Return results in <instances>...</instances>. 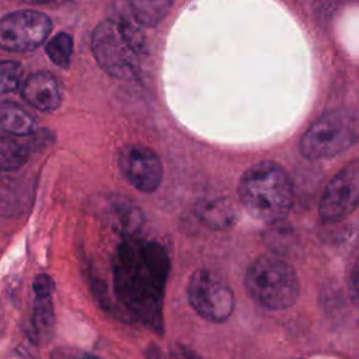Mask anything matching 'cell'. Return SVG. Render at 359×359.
Returning a JSON list of instances; mask_svg holds the SVG:
<instances>
[{"instance_id": "obj_10", "label": "cell", "mask_w": 359, "mask_h": 359, "mask_svg": "<svg viewBox=\"0 0 359 359\" xmlns=\"http://www.w3.org/2000/svg\"><path fill=\"white\" fill-rule=\"evenodd\" d=\"M22 98L41 111H53L60 105V88L53 74L36 72L25 79L21 88Z\"/></svg>"}, {"instance_id": "obj_16", "label": "cell", "mask_w": 359, "mask_h": 359, "mask_svg": "<svg viewBox=\"0 0 359 359\" xmlns=\"http://www.w3.org/2000/svg\"><path fill=\"white\" fill-rule=\"evenodd\" d=\"M46 55L49 59L62 69H67L70 66V59L73 53V38L67 32L56 34L46 43Z\"/></svg>"}, {"instance_id": "obj_5", "label": "cell", "mask_w": 359, "mask_h": 359, "mask_svg": "<svg viewBox=\"0 0 359 359\" xmlns=\"http://www.w3.org/2000/svg\"><path fill=\"white\" fill-rule=\"evenodd\" d=\"M359 140V118L344 108L317 118L300 139V153L309 160L332 158Z\"/></svg>"}, {"instance_id": "obj_1", "label": "cell", "mask_w": 359, "mask_h": 359, "mask_svg": "<svg viewBox=\"0 0 359 359\" xmlns=\"http://www.w3.org/2000/svg\"><path fill=\"white\" fill-rule=\"evenodd\" d=\"M170 272L164 247L125 237L114 258V289L119 302L146 327L163 332V299Z\"/></svg>"}, {"instance_id": "obj_17", "label": "cell", "mask_w": 359, "mask_h": 359, "mask_svg": "<svg viewBox=\"0 0 359 359\" xmlns=\"http://www.w3.org/2000/svg\"><path fill=\"white\" fill-rule=\"evenodd\" d=\"M114 216L116 219V226L119 231L123 233L125 237H133V234L142 227V212L130 203H118L114 208Z\"/></svg>"}, {"instance_id": "obj_4", "label": "cell", "mask_w": 359, "mask_h": 359, "mask_svg": "<svg viewBox=\"0 0 359 359\" xmlns=\"http://www.w3.org/2000/svg\"><path fill=\"white\" fill-rule=\"evenodd\" d=\"M245 289L252 300L269 310H283L299 296V279L290 264L275 255H261L245 271Z\"/></svg>"}, {"instance_id": "obj_3", "label": "cell", "mask_w": 359, "mask_h": 359, "mask_svg": "<svg viewBox=\"0 0 359 359\" xmlns=\"http://www.w3.org/2000/svg\"><path fill=\"white\" fill-rule=\"evenodd\" d=\"M91 49L100 67L109 76L132 80L137 77L146 53L142 29L126 17L101 21L91 34Z\"/></svg>"}, {"instance_id": "obj_8", "label": "cell", "mask_w": 359, "mask_h": 359, "mask_svg": "<svg viewBox=\"0 0 359 359\" xmlns=\"http://www.w3.org/2000/svg\"><path fill=\"white\" fill-rule=\"evenodd\" d=\"M359 205V160H352L327 184L318 203L324 222H339Z\"/></svg>"}, {"instance_id": "obj_2", "label": "cell", "mask_w": 359, "mask_h": 359, "mask_svg": "<svg viewBox=\"0 0 359 359\" xmlns=\"http://www.w3.org/2000/svg\"><path fill=\"white\" fill-rule=\"evenodd\" d=\"M238 198L252 217L275 224L282 222L292 209L293 184L280 164L259 161L241 175Z\"/></svg>"}, {"instance_id": "obj_18", "label": "cell", "mask_w": 359, "mask_h": 359, "mask_svg": "<svg viewBox=\"0 0 359 359\" xmlns=\"http://www.w3.org/2000/svg\"><path fill=\"white\" fill-rule=\"evenodd\" d=\"M22 79V65L17 60L0 62V94H8L18 88Z\"/></svg>"}, {"instance_id": "obj_7", "label": "cell", "mask_w": 359, "mask_h": 359, "mask_svg": "<svg viewBox=\"0 0 359 359\" xmlns=\"http://www.w3.org/2000/svg\"><path fill=\"white\" fill-rule=\"evenodd\" d=\"M52 31L50 18L34 10H18L0 20V49L29 52L36 49Z\"/></svg>"}, {"instance_id": "obj_20", "label": "cell", "mask_w": 359, "mask_h": 359, "mask_svg": "<svg viewBox=\"0 0 359 359\" xmlns=\"http://www.w3.org/2000/svg\"><path fill=\"white\" fill-rule=\"evenodd\" d=\"M348 287H349V296H351L352 302L356 306H359V258L355 261V264L351 269Z\"/></svg>"}, {"instance_id": "obj_19", "label": "cell", "mask_w": 359, "mask_h": 359, "mask_svg": "<svg viewBox=\"0 0 359 359\" xmlns=\"http://www.w3.org/2000/svg\"><path fill=\"white\" fill-rule=\"evenodd\" d=\"M32 287H34L36 297H50V294L55 289V283L49 275L39 273L35 276V279L32 282Z\"/></svg>"}, {"instance_id": "obj_9", "label": "cell", "mask_w": 359, "mask_h": 359, "mask_svg": "<svg viewBox=\"0 0 359 359\" xmlns=\"http://www.w3.org/2000/svg\"><path fill=\"white\" fill-rule=\"evenodd\" d=\"M118 164L123 177L139 191L154 192L163 180L158 156L142 144H128L119 150Z\"/></svg>"}, {"instance_id": "obj_15", "label": "cell", "mask_w": 359, "mask_h": 359, "mask_svg": "<svg viewBox=\"0 0 359 359\" xmlns=\"http://www.w3.org/2000/svg\"><path fill=\"white\" fill-rule=\"evenodd\" d=\"M129 6L132 8V14L135 20L139 24L153 27V25H157L167 15L170 8L172 7V1L135 0V1H130Z\"/></svg>"}, {"instance_id": "obj_21", "label": "cell", "mask_w": 359, "mask_h": 359, "mask_svg": "<svg viewBox=\"0 0 359 359\" xmlns=\"http://www.w3.org/2000/svg\"><path fill=\"white\" fill-rule=\"evenodd\" d=\"M77 359H102V358H100L97 355H91V353H83Z\"/></svg>"}, {"instance_id": "obj_12", "label": "cell", "mask_w": 359, "mask_h": 359, "mask_svg": "<svg viewBox=\"0 0 359 359\" xmlns=\"http://www.w3.org/2000/svg\"><path fill=\"white\" fill-rule=\"evenodd\" d=\"M55 328V313L50 297H35L29 323V338L32 342H46L52 338Z\"/></svg>"}, {"instance_id": "obj_6", "label": "cell", "mask_w": 359, "mask_h": 359, "mask_svg": "<svg viewBox=\"0 0 359 359\" xmlns=\"http://www.w3.org/2000/svg\"><path fill=\"white\" fill-rule=\"evenodd\" d=\"M187 296L192 309L213 323L226 321L234 309L233 290L217 273L209 269H198L192 273Z\"/></svg>"}, {"instance_id": "obj_14", "label": "cell", "mask_w": 359, "mask_h": 359, "mask_svg": "<svg viewBox=\"0 0 359 359\" xmlns=\"http://www.w3.org/2000/svg\"><path fill=\"white\" fill-rule=\"evenodd\" d=\"M34 150L31 140L22 142L11 136H0V170H17L27 163Z\"/></svg>"}, {"instance_id": "obj_13", "label": "cell", "mask_w": 359, "mask_h": 359, "mask_svg": "<svg viewBox=\"0 0 359 359\" xmlns=\"http://www.w3.org/2000/svg\"><path fill=\"white\" fill-rule=\"evenodd\" d=\"M34 129V118L18 104L0 102V130L11 136H28Z\"/></svg>"}, {"instance_id": "obj_11", "label": "cell", "mask_w": 359, "mask_h": 359, "mask_svg": "<svg viewBox=\"0 0 359 359\" xmlns=\"http://www.w3.org/2000/svg\"><path fill=\"white\" fill-rule=\"evenodd\" d=\"M198 217L210 229H226L238 219V208L230 198H216L198 208Z\"/></svg>"}]
</instances>
